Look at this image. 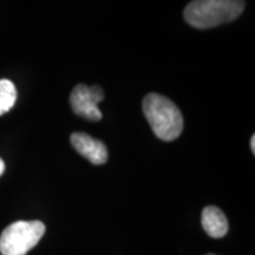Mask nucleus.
Here are the masks:
<instances>
[{"mask_svg": "<svg viewBox=\"0 0 255 255\" xmlns=\"http://www.w3.org/2000/svg\"><path fill=\"white\" fill-rule=\"evenodd\" d=\"M73 148L91 162L92 164L100 165L107 162L108 149L103 142L84 132H75L70 137Z\"/></svg>", "mask_w": 255, "mask_h": 255, "instance_id": "nucleus-5", "label": "nucleus"}, {"mask_svg": "<svg viewBox=\"0 0 255 255\" xmlns=\"http://www.w3.org/2000/svg\"><path fill=\"white\" fill-rule=\"evenodd\" d=\"M208 255H214V254H208Z\"/></svg>", "mask_w": 255, "mask_h": 255, "instance_id": "nucleus-10", "label": "nucleus"}, {"mask_svg": "<svg viewBox=\"0 0 255 255\" xmlns=\"http://www.w3.org/2000/svg\"><path fill=\"white\" fill-rule=\"evenodd\" d=\"M45 226L40 221H17L9 225L0 235V253L2 255H26L36 247Z\"/></svg>", "mask_w": 255, "mask_h": 255, "instance_id": "nucleus-3", "label": "nucleus"}, {"mask_svg": "<svg viewBox=\"0 0 255 255\" xmlns=\"http://www.w3.org/2000/svg\"><path fill=\"white\" fill-rule=\"evenodd\" d=\"M17 101V89L8 79H0V116L8 113Z\"/></svg>", "mask_w": 255, "mask_h": 255, "instance_id": "nucleus-7", "label": "nucleus"}, {"mask_svg": "<svg viewBox=\"0 0 255 255\" xmlns=\"http://www.w3.org/2000/svg\"><path fill=\"white\" fill-rule=\"evenodd\" d=\"M4 171H5V163H4V161L0 158V176L4 174Z\"/></svg>", "mask_w": 255, "mask_h": 255, "instance_id": "nucleus-8", "label": "nucleus"}, {"mask_svg": "<svg viewBox=\"0 0 255 255\" xmlns=\"http://www.w3.org/2000/svg\"><path fill=\"white\" fill-rule=\"evenodd\" d=\"M202 227L209 237L223 238L228 232V221L218 207L208 206L202 210Z\"/></svg>", "mask_w": 255, "mask_h": 255, "instance_id": "nucleus-6", "label": "nucleus"}, {"mask_svg": "<svg viewBox=\"0 0 255 255\" xmlns=\"http://www.w3.org/2000/svg\"><path fill=\"white\" fill-rule=\"evenodd\" d=\"M245 5L235 0H196L187 5L184 18L196 28H212L240 17Z\"/></svg>", "mask_w": 255, "mask_h": 255, "instance_id": "nucleus-2", "label": "nucleus"}, {"mask_svg": "<svg viewBox=\"0 0 255 255\" xmlns=\"http://www.w3.org/2000/svg\"><path fill=\"white\" fill-rule=\"evenodd\" d=\"M104 92L100 87L89 88L79 84L73 89L70 96V104L76 115L89 121H100L102 113L98 104L103 101Z\"/></svg>", "mask_w": 255, "mask_h": 255, "instance_id": "nucleus-4", "label": "nucleus"}, {"mask_svg": "<svg viewBox=\"0 0 255 255\" xmlns=\"http://www.w3.org/2000/svg\"><path fill=\"white\" fill-rule=\"evenodd\" d=\"M143 113L152 131L162 141H174L183 130V116L169 98L149 94L143 100Z\"/></svg>", "mask_w": 255, "mask_h": 255, "instance_id": "nucleus-1", "label": "nucleus"}, {"mask_svg": "<svg viewBox=\"0 0 255 255\" xmlns=\"http://www.w3.org/2000/svg\"><path fill=\"white\" fill-rule=\"evenodd\" d=\"M251 148H252V151L255 152V136L253 135L251 138Z\"/></svg>", "mask_w": 255, "mask_h": 255, "instance_id": "nucleus-9", "label": "nucleus"}]
</instances>
